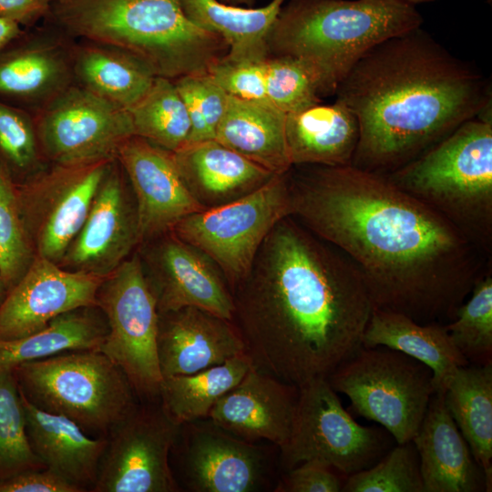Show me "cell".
Segmentation results:
<instances>
[{
	"label": "cell",
	"mask_w": 492,
	"mask_h": 492,
	"mask_svg": "<svg viewBox=\"0 0 492 492\" xmlns=\"http://www.w3.org/2000/svg\"><path fill=\"white\" fill-rule=\"evenodd\" d=\"M140 243L135 199L115 159L97 190L84 223L58 265L69 271L107 277Z\"/></svg>",
	"instance_id": "2e32d148"
},
{
	"label": "cell",
	"mask_w": 492,
	"mask_h": 492,
	"mask_svg": "<svg viewBox=\"0 0 492 492\" xmlns=\"http://www.w3.org/2000/svg\"><path fill=\"white\" fill-rule=\"evenodd\" d=\"M487 2L488 4H491L492 0H487Z\"/></svg>",
	"instance_id": "816d5d0a"
},
{
	"label": "cell",
	"mask_w": 492,
	"mask_h": 492,
	"mask_svg": "<svg viewBox=\"0 0 492 492\" xmlns=\"http://www.w3.org/2000/svg\"><path fill=\"white\" fill-rule=\"evenodd\" d=\"M0 492H78L47 468L30 469L0 481Z\"/></svg>",
	"instance_id": "ee69618b"
},
{
	"label": "cell",
	"mask_w": 492,
	"mask_h": 492,
	"mask_svg": "<svg viewBox=\"0 0 492 492\" xmlns=\"http://www.w3.org/2000/svg\"><path fill=\"white\" fill-rule=\"evenodd\" d=\"M180 425L159 400L139 404L107 436L92 492H177L170 454Z\"/></svg>",
	"instance_id": "5bb4252c"
},
{
	"label": "cell",
	"mask_w": 492,
	"mask_h": 492,
	"mask_svg": "<svg viewBox=\"0 0 492 492\" xmlns=\"http://www.w3.org/2000/svg\"><path fill=\"white\" fill-rule=\"evenodd\" d=\"M0 161L25 178L43 169L44 159L31 112L0 101Z\"/></svg>",
	"instance_id": "ab89813d"
},
{
	"label": "cell",
	"mask_w": 492,
	"mask_h": 492,
	"mask_svg": "<svg viewBox=\"0 0 492 492\" xmlns=\"http://www.w3.org/2000/svg\"><path fill=\"white\" fill-rule=\"evenodd\" d=\"M412 442L419 457L424 492L487 491L484 471L452 418L444 394L432 395Z\"/></svg>",
	"instance_id": "603a6c76"
},
{
	"label": "cell",
	"mask_w": 492,
	"mask_h": 492,
	"mask_svg": "<svg viewBox=\"0 0 492 492\" xmlns=\"http://www.w3.org/2000/svg\"><path fill=\"white\" fill-rule=\"evenodd\" d=\"M251 364L245 353L191 374L164 377L159 403L179 425L208 418L217 401L241 381Z\"/></svg>",
	"instance_id": "d6a6232c"
},
{
	"label": "cell",
	"mask_w": 492,
	"mask_h": 492,
	"mask_svg": "<svg viewBox=\"0 0 492 492\" xmlns=\"http://www.w3.org/2000/svg\"><path fill=\"white\" fill-rule=\"evenodd\" d=\"M108 323L97 306L76 309L54 318L44 329L14 340H0V369L76 350H98Z\"/></svg>",
	"instance_id": "1f68e13d"
},
{
	"label": "cell",
	"mask_w": 492,
	"mask_h": 492,
	"mask_svg": "<svg viewBox=\"0 0 492 492\" xmlns=\"http://www.w3.org/2000/svg\"><path fill=\"white\" fill-rule=\"evenodd\" d=\"M46 468L32 450L21 395L12 369H0V481Z\"/></svg>",
	"instance_id": "d590c367"
},
{
	"label": "cell",
	"mask_w": 492,
	"mask_h": 492,
	"mask_svg": "<svg viewBox=\"0 0 492 492\" xmlns=\"http://www.w3.org/2000/svg\"><path fill=\"white\" fill-rule=\"evenodd\" d=\"M116 159L135 199L140 245L171 231L181 219L203 210L185 186L173 152L131 136L120 146Z\"/></svg>",
	"instance_id": "d6986e66"
},
{
	"label": "cell",
	"mask_w": 492,
	"mask_h": 492,
	"mask_svg": "<svg viewBox=\"0 0 492 492\" xmlns=\"http://www.w3.org/2000/svg\"><path fill=\"white\" fill-rule=\"evenodd\" d=\"M343 492H424L412 441L397 444L372 466L346 477Z\"/></svg>",
	"instance_id": "74e56055"
},
{
	"label": "cell",
	"mask_w": 492,
	"mask_h": 492,
	"mask_svg": "<svg viewBox=\"0 0 492 492\" xmlns=\"http://www.w3.org/2000/svg\"><path fill=\"white\" fill-rule=\"evenodd\" d=\"M24 29L18 24L0 17V52L17 39Z\"/></svg>",
	"instance_id": "bcb514c9"
},
{
	"label": "cell",
	"mask_w": 492,
	"mask_h": 492,
	"mask_svg": "<svg viewBox=\"0 0 492 492\" xmlns=\"http://www.w3.org/2000/svg\"><path fill=\"white\" fill-rule=\"evenodd\" d=\"M12 371L29 403L70 419L92 437H107L139 403L123 371L98 350L67 351Z\"/></svg>",
	"instance_id": "52a82bcc"
},
{
	"label": "cell",
	"mask_w": 492,
	"mask_h": 492,
	"mask_svg": "<svg viewBox=\"0 0 492 492\" xmlns=\"http://www.w3.org/2000/svg\"><path fill=\"white\" fill-rule=\"evenodd\" d=\"M106 277L66 270L36 255L0 306V340H14L44 329L65 313L97 306Z\"/></svg>",
	"instance_id": "ac0fdd59"
},
{
	"label": "cell",
	"mask_w": 492,
	"mask_h": 492,
	"mask_svg": "<svg viewBox=\"0 0 492 492\" xmlns=\"http://www.w3.org/2000/svg\"><path fill=\"white\" fill-rule=\"evenodd\" d=\"M74 83L128 110L149 89L156 76L140 60L115 46L77 39Z\"/></svg>",
	"instance_id": "f1b7e54d"
},
{
	"label": "cell",
	"mask_w": 492,
	"mask_h": 492,
	"mask_svg": "<svg viewBox=\"0 0 492 492\" xmlns=\"http://www.w3.org/2000/svg\"><path fill=\"white\" fill-rule=\"evenodd\" d=\"M218 1L226 5H230L252 7V5L256 3L257 0H218Z\"/></svg>",
	"instance_id": "7dc6e473"
},
{
	"label": "cell",
	"mask_w": 492,
	"mask_h": 492,
	"mask_svg": "<svg viewBox=\"0 0 492 492\" xmlns=\"http://www.w3.org/2000/svg\"><path fill=\"white\" fill-rule=\"evenodd\" d=\"M245 353L233 321L197 307L159 313L157 354L163 378L191 374Z\"/></svg>",
	"instance_id": "44dd1931"
},
{
	"label": "cell",
	"mask_w": 492,
	"mask_h": 492,
	"mask_svg": "<svg viewBox=\"0 0 492 492\" xmlns=\"http://www.w3.org/2000/svg\"><path fill=\"white\" fill-rule=\"evenodd\" d=\"M415 5L402 0H289L267 37L269 56H291L334 95L357 60L375 45L421 27Z\"/></svg>",
	"instance_id": "5b68a950"
},
{
	"label": "cell",
	"mask_w": 492,
	"mask_h": 492,
	"mask_svg": "<svg viewBox=\"0 0 492 492\" xmlns=\"http://www.w3.org/2000/svg\"><path fill=\"white\" fill-rule=\"evenodd\" d=\"M56 2H59V3H64V2H67L69 0H56Z\"/></svg>",
	"instance_id": "f907efd6"
},
{
	"label": "cell",
	"mask_w": 492,
	"mask_h": 492,
	"mask_svg": "<svg viewBox=\"0 0 492 492\" xmlns=\"http://www.w3.org/2000/svg\"><path fill=\"white\" fill-rule=\"evenodd\" d=\"M285 138L292 166H349L359 140L356 117L343 103H318L286 115Z\"/></svg>",
	"instance_id": "484cf974"
},
{
	"label": "cell",
	"mask_w": 492,
	"mask_h": 492,
	"mask_svg": "<svg viewBox=\"0 0 492 492\" xmlns=\"http://www.w3.org/2000/svg\"><path fill=\"white\" fill-rule=\"evenodd\" d=\"M182 484L192 492H253L269 477L267 450L208 420L180 425L172 446Z\"/></svg>",
	"instance_id": "9a60e30c"
},
{
	"label": "cell",
	"mask_w": 492,
	"mask_h": 492,
	"mask_svg": "<svg viewBox=\"0 0 492 492\" xmlns=\"http://www.w3.org/2000/svg\"><path fill=\"white\" fill-rule=\"evenodd\" d=\"M173 156L185 186L203 210L241 199L275 175L216 139L186 144Z\"/></svg>",
	"instance_id": "cb8c5ba5"
},
{
	"label": "cell",
	"mask_w": 492,
	"mask_h": 492,
	"mask_svg": "<svg viewBox=\"0 0 492 492\" xmlns=\"http://www.w3.org/2000/svg\"><path fill=\"white\" fill-rule=\"evenodd\" d=\"M285 0L262 7L230 5L218 0H181L187 16L201 28L220 36L233 60H264L269 56V31Z\"/></svg>",
	"instance_id": "4dcf8cb0"
},
{
	"label": "cell",
	"mask_w": 492,
	"mask_h": 492,
	"mask_svg": "<svg viewBox=\"0 0 492 492\" xmlns=\"http://www.w3.org/2000/svg\"><path fill=\"white\" fill-rule=\"evenodd\" d=\"M297 387L290 435L279 447L284 470L318 461L348 477L372 466L389 450L392 436L384 427L358 424L326 378Z\"/></svg>",
	"instance_id": "9c48e42d"
},
{
	"label": "cell",
	"mask_w": 492,
	"mask_h": 492,
	"mask_svg": "<svg viewBox=\"0 0 492 492\" xmlns=\"http://www.w3.org/2000/svg\"><path fill=\"white\" fill-rule=\"evenodd\" d=\"M492 260V119L476 117L385 175Z\"/></svg>",
	"instance_id": "8992f818"
},
{
	"label": "cell",
	"mask_w": 492,
	"mask_h": 492,
	"mask_svg": "<svg viewBox=\"0 0 492 492\" xmlns=\"http://www.w3.org/2000/svg\"><path fill=\"white\" fill-rule=\"evenodd\" d=\"M288 171L241 199L184 217L171 231L218 267L231 291L249 274L272 229L290 216Z\"/></svg>",
	"instance_id": "30bf717a"
},
{
	"label": "cell",
	"mask_w": 492,
	"mask_h": 492,
	"mask_svg": "<svg viewBox=\"0 0 492 492\" xmlns=\"http://www.w3.org/2000/svg\"><path fill=\"white\" fill-rule=\"evenodd\" d=\"M298 387L258 369L253 364L222 395L208 418L250 442L267 440L278 447L290 435Z\"/></svg>",
	"instance_id": "7402d4cb"
},
{
	"label": "cell",
	"mask_w": 492,
	"mask_h": 492,
	"mask_svg": "<svg viewBox=\"0 0 492 492\" xmlns=\"http://www.w3.org/2000/svg\"><path fill=\"white\" fill-rule=\"evenodd\" d=\"M445 326L453 343L470 364L492 363V263Z\"/></svg>",
	"instance_id": "e575fe53"
},
{
	"label": "cell",
	"mask_w": 492,
	"mask_h": 492,
	"mask_svg": "<svg viewBox=\"0 0 492 492\" xmlns=\"http://www.w3.org/2000/svg\"><path fill=\"white\" fill-rule=\"evenodd\" d=\"M326 379L356 415L381 425L396 444L412 441L436 393L427 365L384 346H362Z\"/></svg>",
	"instance_id": "ba28073f"
},
{
	"label": "cell",
	"mask_w": 492,
	"mask_h": 492,
	"mask_svg": "<svg viewBox=\"0 0 492 492\" xmlns=\"http://www.w3.org/2000/svg\"><path fill=\"white\" fill-rule=\"evenodd\" d=\"M97 306L108 323L98 351L123 371L139 401L159 400L163 379L157 354L159 313L139 254L104 279Z\"/></svg>",
	"instance_id": "8fae6325"
},
{
	"label": "cell",
	"mask_w": 492,
	"mask_h": 492,
	"mask_svg": "<svg viewBox=\"0 0 492 492\" xmlns=\"http://www.w3.org/2000/svg\"><path fill=\"white\" fill-rule=\"evenodd\" d=\"M445 404L492 487V363L459 367L444 393Z\"/></svg>",
	"instance_id": "f546056e"
},
{
	"label": "cell",
	"mask_w": 492,
	"mask_h": 492,
	"mask_svg": "<svg viewBox=\"0 0 492 492\" xmlns=\"http://www.w3.org/2000/svg\"><path fill=\"white\" fill-rule=\"evenodd\" d=\"M43 21L0 52V96L23 103L31 113L74 84L77 39L47 18Z\"/></svg>",
	"instance_id": "ffe728a7"
},
{
	"label": "cell",
	"mask_w": 492,
	"mask_h": 492,
	"mask_svg": "<svg viewBox=\"0 0 492 492\" xmlns=\"http://www.w3.org/2000/svg\"><path fill=\"white\" fill-rule=\"evenodd\" d=\"M46 18L76 39L124 50L171 80L207 74L229 52L220 36L187 16L181 0L56 1Z\"/></svg>",
	"instance_id": "277c9868"
},
{
	"label": "cell",
	"mask_w": 492,
	"mask_h": 492,
	"mask_svg": "<svg viewBox=\"0 0 492 492\" xmlns=\"http://www.w3.org/2000/svg\"><path fill=\"white\" fill-rule=\"evenodd\" d=\"M402 1L406 2V3L410 4V5H415L417 4L432 2L434 0H402Z\"/></svg>",
	"instance_id": "681fc988"
},
{
	"label": "cell",
	"mask_w": 492,
	"mask_h": 492,
	"mask_svg": "<svg viewBox=\"0 0 492 492\" xmlns=\"http://www.w3.org/2000/svg\"><path fill=\"white\" fill-rule=\"evenodd\" d=\"M287 176L290 216L354 263L374 308L446 323L492 263L384 174L299 165Z\"/></svg>",
	"instance_id": "6da1fadb"
},
{
	"label": "cell",
	"mask_w": 492,
	"mask_h": 492,
	"mask_svg": "<svg viewBox=\"0 0 492 492\" xmlns=\"http://www.w3.org/2000/svg\"><path fill=\"white\" fill-rule=\"evenodd\" d=\"M334 95L359 124L352 165L384 175L491 107L481 73L421 27L369 49Z\"/></svg>",
	"instance_id": "3957f363"
},
{
	"label": "cell",
	"mask_w": 492,
	"mask_h": 492,
	"mask_svg": "<svg viewBox=\"0 0 492 492\" xmlns=\"http://www.w3.org/2000/svg\"><path fill=\"white\" fill-rule=\"evenodd\" d=\"M141 245L146 247L139 257L159 313L197 307L233 320L231 291L204 253L172 231Z\"/></svg>",
	"instance_id": "e0dca14e"
},
{
	"label": "cell",
	"mask_w": 492,
	"mask_h": 492,
	"mask_svg": "<svg viewBox=\"0 0 492 492\" xmlns=\"http://www.w3.org/2000/svg\"><path fill=\"white\" fill-rule=\"evenodd\" d=\"M35 257L21 212L16 181L0 161V273L7 292L25 274Z\"/></svg>",
	"instance_id": "8d00e7d4"
},
{
	"label": "cell",
	"mask_w": 492,
	"mask_h": 492,
	"mask_svg": "<svg viewBox=\"0 0 492 492\" xmlns=\"http://www.w3.org/2000/svg\"><path fill=\"white\" fill-rule=\"evenodd\" d=\"M286 114L268 101L229 96L215 139L274 174L292 168L285 138Z\"/></svg>",
	"instance_id": "83f0119b"
},
{
	"label": "cell",
	"mask_w": 492,
	"mask_h": 492,
	"mask_svg": "<svg viewBox=\"0 0 492 492\" xmlns=\"http://www.w3.org/2000/svg\"><path fill=\"white\" fill-rule=\"evenodd\" d=\"M20 393V391H19ZM30 446L46 468L78 492L95 486L106 437H92L70 419L43 411L20 393Z\"/></svg>",
	"instance_id": "d4e9b609"
},
{
	"label": "cell",
	"mask_w": 492,
	"mask_h": 492,
	"mask_svg": "<svg viewBox=\"0 0 492 492\" xmlns=\"http://www.w3.org/2000/svg\"><path fill=\"white\" fill-rule=\"evenodd\" d=\"M128 111L134 136L171 152L187 144L190 121L173 80L156 77L147 93Z\"/></svg>",
	"instance_id": "836d02e7"
},
{
	"label": "cell",
	"mask_w": 492,
	"mask_h": 492,
	"mask_svg": "<svg viewBox=\"0 0 492 492\" xmlns=\"http://www.w3.org/2000/svg\"><path fill=\"white\" fill-rule=\"evenodd\" d=\"M231 294L253 365L296 386L326 378L363 346L374 308L354 263L292 216L272 229Z\"/></svg>",
	"instance_id": "7a4b0ae2"
},
{
	"label": "cell",
	"mask_w": 492,
	"mask_h": 492,
	"mask_svg": "<svg viewBox=\"0 0 492 492\" xmlns=\"http://www.w3.org/2000/svg\"><path fill=\"white\" fill-rule=\"evenodd\" d=\"M286 471L275 487V492H339L346 478L318 461L303 462Z\"/></svg>",
	"instance_id": "7bdbcfd3"
},
{
	"label": "cell",
	"mask_w": 492,
	"mask_h": 492,
	"mask_svg": "<svg viewBox=\"0 0 492 492\" xmlns=\"http://www.w3.org/2000/svg\"><path fill=\"white\" fill-rule=\"evenodd\" d=\"M6 293H7V289L5 285V282L0 273V306L5 300Z\"/></svg>",
	"instance_id": "c3c4849f"
},
{
	"label": "cell",
	"mask_w": 492,
	"mask_h": 492,
	"mask_svg": "<svg viewBox=\"0 0 492 492\" xmlns=\"http://www.w3.org/2000/svg\"><path fill=\"white\" fill-rule=\"evenodd\" d=\"M56 0H0V17L33 27L50 13Z\"/></svg>",
	"instance_id": "f6af8a7d"
},
{
	"label": "cell",
	"mask_w": 492,
	"mask_h": 492,
	"mask_svg": "<svg viewBox=\"0 0 492 492\" xmlns=\"http://www.w3.org/2000/svg\"><path fill=\"white\" fill-rule=\"evenodd\" d=\"M187 108L190 134L187 144L215 139L229 95L208 74H191L173 80Z\"/></svg>",
	"instance_id": "60d3db41"
},
{
	"label": "cell",
	"mask_w": 492,
	"mask_h": 492,
	"mask_svg": "<svg viewBox=\"0 0 492 492\" xmlns=\"http://www.w3.org/2000/svg\"><path fill=\"white\" fill-rule=\"evenodd\" d=\"M112 160L47 164L16 182L21 212L36 255L60 262L84 223Z\"/></svg>",
	"instance_id": "4fadbf2b"
},
{
	"label": "cell",
	"mask_w": 492,
	"mask_h": 492,
	"mask_svg": "<svg viewBox=\"0 0 492 492\" xmlns=\"http://www.w3.org/2000/svg\"><path fill=\"white\" fill-rule=\"evenodd\" d=\"M265 60H233L224 56L207 74L231 97L267 101Z\"/></svg>",
	"instance_id": "b9f144b4"
},
{
	"label": "cell",
	"mask_w": 492,
	"mask_h": 492,
	"mask_svg": "<svg viewBox=\"0 0 492 492\" xmlns=\"http://www.w3.org/2000/svg\"><path fill=\"white\" fill-rule=\"evenodd\" d=\"M266 99L286 115L322 102L320 80L304 62L291 56L265 60Z\"/></svg>",
	"instance_id": "f35d334b"
},
{
	"label": "cell",
	"mask_w": 492,
	"mask_h": 492,
	"mask_svg": "<svg viewBox=\"0 0 492 492\" xmlns=\"http://www.w3.org/2000/svg\"><path fill=\"white\" fill-rule=\"evenodd\" d=\"M363 347L384 346L427 365L436 393L444 394L459 367L470 364L453 343L445 323H419L393 311L373 308Z\"/></svg>",
	"instance_id": "4316f807"
},
{
	"label": "cell",
	"mask_w": 492,
	"mask_h": 492,
	"mask_svg": "<svg viewBox=\"0 0 492 492\" xmlns=\"http://www.w3.org/2000/svg\"><path fill=\"white\" fill-rule=\"evenodd\" d=\"M32 114L40 151L48 164L111 160L134 136L128 110L75 83Z\"/></svg>",
	"instance_id": "7c38bea8"
}]
</instances>
